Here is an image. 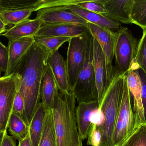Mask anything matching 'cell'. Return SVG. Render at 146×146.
Wrapping results in <instances>:
<instances>
[{
    "label": "cell",
    "mask_w": 146,
    "mask_h": 146,
    "mask_svg": "<svg viewBox=\"0 0 146 146\" xmlns=\"http://www.w3.org/2000/svg\"><path fill=\"white\" fill-rule=\"evenodd\" d=\"M93 38L88 39L84 67L72 90L78 104L98 101V91L93 66Z\"/></svg>",
    "instance_id": "cell-5"
},
{
    "label": "cell",
    "mask_w": 146,
    "mask_h": 146,
    "mask_svg": "<svg viewBox=\"0 0 146 146\" xmlns=\"http://www.w3.org/2000/svg\"><path fill=\"white\" fill-rule=\"evenodd\" d=\"M131 19L134 24L140 27L142 30L146 28V0H134Z\"/></svg>",
    "instance_id": "cell-26"
},
{
    "label": "cell",
    "mask_w": 146,
    "mask_h": 146,
    "mask_svg": "<svg viewBox=\"0 0 146 146\" xmlns=\"http://www.w3.org/2000/svg\"><path fill=\"white\" fill-rule=\"evenodd\" d=\"M38 146H57V139L51 109L47 110L44 129Z\"/></svg>",
    "instance_id": "cell-22"
},
{
    "label": "cell",
    "mask_w": 146,
    "mask_h": 146,
    "mask_svg": "<svg viewBox=\"0 0 146 146\" xmlns=\"http://www.w3.org/2000/svg\"><path fill=\"white\" fill-rule=\"evenodd\" d=\"M76 6L91 12L100 14L104 15L106 11L103 3L102 0H80Z\"/></svg>",
    "instance_id": "cell-30"
},
{
    "label": "cell",
    "mask_w": 146,
    "mask_h": 146,
    "mask_svg": "<svg viewBox=\"0 0 146 146\" xmlns=\"http://www.w3.org/2000/svg\"><path fill=\"white\" fill-rule=\"evenodd\" d=\"M63 7L81 17L89 23L117 31L122 27L121 23L104 16L103 15L91 12L74 5Z\"/></svg>",
    "instance_id": "cell-16"
},
{
    "label": "cell",
    "mask_w": 146,
    "mask_h": 146,
    "mask_svg": "<svg viewBox=\"0 0 146 146\" xmlns=\"http://www.w3.org/2000/svg\"><path fill=\"white\" fill-rule=\"evenodd\" d=\"M40 92L42 102L47 109H52L59 92L52 70L48 64L42 78Z\"/></svg>",
    "instance_id": "cell-19"
},
{
    "label": "cell",
    "mask_w": 146,
    "mask_h": 146,
    "mask_svg": "<svg viewBox=\"0 0 146 146\" xmlns=\"http://www.w3.org/2000/svg\"><path fill=\"white\" fill-rule=\"evenodd\" d=\"M9 61V51L6 47L0 41V72L6 73Z\"/></svg>",
    "instance_id": "cell-34"
},
{
    "label": "cell",
    "mask_w": 146,
    "mask_h": 146,
    "mask_svg": "<svg viewBox=\"0 0 146 146\" xmlns=\"http://www.w3.org/2000/svg\"><path fill=\"white\" fill-rule=\"evenodd\" d=\"M99 108L98 101L82 103L76 109V117L78 132L82 140L88 137V131L91 127V116L92 112Z\"/></svg>",
    "instance_id": "cell-18"
},
{
    "label": "cell",
    "mask_w": 146,
    "mask_h": 146,
    "mask_svg": "<svg viewBox=\"0 0 146 146\" xmlns=\"http://www.w3.org/2000/svg\"><path fill=\"white\" fill-rule=\"evenodd\" d=\"M34 9H22L15 11H0V17L2 21L7 25H15L29 19Z\"/></svg>",
    "instance_id": "cell-25"
},
{
    "label": "cell",
    "mask_w": 146,
    "mask_h": 146,
    "mask_svg": "<svg viewBox=\"0 0 146 146\" xmlns=\"http://www.w3.org/2000/svg\"><path fill=\"white\" fill-rule=\"evenodd\" d=\"M12 113L15 114L27 123L25 115V103L18 90L14 102Z\"/></svg>",
    "instance_id": "cell-32"
},
{
    "label": "cell",
    "mask_w": 146,
    "mask_h": 146,
    "mask_svg": "<svg viewBox=\"0 0 146 146\" xmlns=\"http://www.w3.org/2000/svg\"><path fill=\"white\" fill-rule=\"evenodd\" d=\"M117 32L115 48V67L120 75L126 74L135 57L138 40L127 27Z\"/></svg>",
    "instance_id": "cell-6"
},
{
    "label": "cell",
    "mask_w": 146,
    "mask_h": 146,
    "mask_svg": "<svg viewBox=\"0 0 146 146\" xmlns=\"http://www.w3.org/2000/svg\"><path fill=\"white\" fill-rule=\"evenodd\" d=\"M6 132H7V131H5V132H3V131H2L0 130V146H1V145L3 139V137H4V135H5Z\"/></svg>",
    "instance_id": "cell-39"
},
{
    "label": "cell",
    "mask_w": 146,
    "mask_h": 146,
    "mask_svg": "<svg viewBox=\"0 0 146 146\" xmlns=\"http://www.w3.org/2000/svg\"><path fill=\"white\" fill-rule=\"evenodd\" d=\"M36 0H0V11H15L34 9L36 6Z\"/></svg>",
    "instance_id": "cell-28"
},
{
    "label": "cell",
    "mask_w": 146,
    "mask_h": 146,
    "mask_svg": "<svg viewBox=\"0 0 146 146\" xmlns=\"http://www.w3.org/2000/svg\"><path fill=\"white\" fill-rule=\"evenodd\" d=\"M7 25H5L1 20H0V31L7 30L6 29Z\"/></svg>",
    "instance_id": "cell-38"
},
{
    "label": "cell",
    "mask_w": 146,
    "mask_h": 146,
    "mask_svg": "<svg viewBox=\"0 0 146 146\" xmlns=\"http://www.w3.org/2000/svg\"><path fill=\"white\" fill-rule=\"evenodd\" d=\"M121 146H146V123L141 124Z\"/></svg>",
    "instance_id": "cell-29"
},
{
    "label": "cell",
    "mask_w": 146,
    "mask_h": 146,
    "mask_svg": "<svg viewBox=\"0 0 146 146\" xmlns=\"http://www.w3.org/2000/svg\"><path fill=\"white\" fill-rule=\"evenodd\" d=\"M91 36L88 31L83 35L71 38L68 41L66 62L69 85L72 90L84 67L88 42Z\"/></svg>",
    "instance_id": "cell-7"
},
{
    "label": "cell",
    "mask_w": 146,
    "mask_h": 146,
    "mask_svg": "<svg viewBox=\"0 0 146 146\" xmlns=\"http://www.w3.org/2000/svg\"><path fill=\"white\" fill-rule=\"evenodd\" d=\"M18 146H33L29 133L26 137L21 140L19 141Z\"/></svg>",
    "instance_id": "cell-37"
},
{
    "label": "cell",
    "mask_w": 146,
    "mask_h": 146,
    "mask_svg": "<svg viewBox=\"0 0 146 146\" xmlns=\"http://www.w3.org/2000/svg\"><path fill=\"white\" fill-rule=\"evenodd\" d=\"M34 42L46 49L50 54H52L58 51L59 48L71 38L53 36H34Z\"/></svg>",
    "instance_id": "cell-24"
},
{
    "label": "cell",
    "mask_w": 146,
    "mask_h": 146,
    "mask_svg": "<svg viewBox=\"0 0 146 146\" xmlns=\"http://www.w3.org/2000/svg\"><path fill=\"white\" fill-rule=\"evenodd\" d=\"M102 133L98 126L92 124L88 135L87 145L91 146H101Z\"/></svg>",
    "instance_id": "cell-31"
},
{
    "label": "cell",
    "mask_w": 146,
    "mask_h": 146,
    "mask_svg": "<svg viewBox=\"0 0 146 146\" xmlns=\"http://www.w3.org/2000/svg\"><path fill=\"white\" fill-rule=\"evenodd\" d=\"M0 20H1V17H0Z\"/></svg>",
    "instance_id": "cell-41"
},
{
    "label": "cell",
    "mask_w": 146,
    "mask_h": 146,
    "mask_svg": "<svg viewBox=\"0 0 146 146\" xmlns=\"http://www.w3.org/2000/svg\"><path fill=\"white\" fill-rule=\"evenodd\" d=\"M143 31V35L138 43L135 57L130 68L134 70L141 69L146 74V28Z\"/></svg>",
    "instance_id": "cell-27"
},
{
    "label": "cell",
    "mask_w": 146,
    "mask_h": 146,
    "mask_svg": "<svg viewBox=\"0 0 146 146\" xmlns=\"http://www.w3.org/2000/svg\"><path fill=\"white\" fill-rule=\"evenodd\" d=\"M36 18L44 24H70L86 26L88 23L84 19L63 7L45 8L37 12Z\"/></svg>",
    "instance_id": "cell-10"
},
{
    "label": "cell",
    "mask_w": 146,
    "mask_h": 146,
    "mask_svg": "<svg viewBox=\"0 0 146 146\" xmlns=\"http://www.w3.org/2000/svg\"><path fill=\"white\" fill-rule=\"evenodd\" d=\"M125 74L117 73L107 88L99 108L104 113V121L98 127L102 133L101 146H113L114 129L121 102Z\"/></svg>",
    "instance_id": "cell-3"
},
{
    "label": "cell",
    "mask_w": 146,
    "mask_h": 146,
    "mask_svg": "<svg viewBox=\"0 0 146 146\" xmlns=\"http://www.w3.org/2000/svg\"><path fill=\"white\" fill-rule=\"evenodd\" d=\"M142 124L135 111L125 75L123 93L114 129L113 146H121Z\"/></svg>",
    "instance_id": "cell-4"
},
{
    "label": "cell",
    "mask_w": 146,
    "mask_h": 146,
    "mask_svg": "<svg viewBox=\"0 0 146 146\" xmlns=\"http://www.w3.org/2000/svg\"><path fill=\"white\" fill-rule=\"evenodd\" d=\"M134 0H102L106 11L104 16L119 23L133 24L131 12Z\"/></svg>",
    "instance_id": "cell-12"
},
{
    "label": "cell",
    "mask_w": 146,
    "mask_h": 146,
    "mask_svg": "<svg viewBox=\"0 0 146 146\" xmlns=\"http://www.w3.org/2000/svg\"><path fill=\"white\" fill-rule=\"evenodd\" d=\"M104 121V113L100 108H99L92 112L91 116V122L92 124L100 127L103 125Z\"/></svg>",
    "instance_id": "cell-35"
},
{
    "label": "cell",
    "mask_w": 146,
    "mask_h": 146,
    "mask_svg": "<svg viewBox=\"0 0 146 146\" xmlns=\"http://www.w3.org/2000/svg\"><path fill=\"white\" fill-rule=\"evenodd\" d=\"M8 129L9 133L19 141L26 137L29 132V126L27 123L13 113L9 118Z\"/></svg>",
    "instance_id": "cell-23"
},
{
    "label": "cell",
    "mask_w": 146,
    "mask_h": 146,
    "mask_svg": "<svg viewBox=\"0 0 146 146\" xmlns=\"http://www.w3.org/2000/svg\"><path fill=\"white\" fill-rule=\"evenodd\" d=\"M135 70L138 73L141 81V101L144 110L145 122L146 123V74L141 68L137 69Z\"/></svg>",
    "instance_id": "cell-33"
},
{
    "label": "cell",
    "mask_w": 146,
    "mask_h": 146,
    "mask_svg": "<svg viewBox=\"0 0 146 146\" xmlns=\"http://www.w3.org/2000/svg\"><path fill=\"white\" fill-rule=\"evenodd\" d=\"M93 38V66L98 91L99 106L110 84L107 80L105 57L97 40Z\"/></svg>",
    "instance_id": "cell-11"
},
{
    "label": "cell",
    "mask_w": 146,
    "mask_h": 146,
    "mask_svg": "<svg viewBox=\"0 0 146 146\" xmlns=\"http://www.w3.org/2000/svg\"><path fill=\"white\" fill-rule=\"evenodd\" d=\"M1 146H16V144L12 136L8 135L6 132L3 139Z\"/></svg>",
    "instance_id": "cell-36"
},
{
    "label": "cell",
    "mask_w": 146,
    "mask_h": 146,
    "mask_svg": "<svg viewBox=\"0 0 146 146\" xmlns=\"http://www.w3.org/2000/svg\"><path fill=\"white\" fill-rule=\"evenodd\" d=\"M20 78L14 73L0 78V130L8 129L9 121L13 111V105L18 90Z\"/></svg>",
    "instance_id": "cell-9"
},
{
    "label": "cell",
    "mask_w": 146,
    "mask_h": 146,
    "mask_svg": "<svg viewBox=\"0 0 146 146\" xmlns=\"http://www.w3.org/2000/svg\"><path fill=\"white\" fill-rule=\"evenodd\" d=\"M7 31V30H6V31H0V36H1V35H2L4 33V32H6Z\"/></svg>",
    "instance_id": "cell-40"
},
{
    "label": "cell",
    "mask_w": 146,
    "mask_h": 146,
    "mask_svg": "<svg viewBox=\"0 0 146 146\" xmlns=\"http://www.w3.org/2000/svg\"><path fill=\"white\" fill-rule=\"evenodd\" d=\"M87 27L92 36L98 41L105 57L108 83L110 84L117 72L112 65L117 32L110 29L88 23Z\"/></svg>",
    "instance_id": "cell-8"
},
{
    "label": "cell",
    "mask_w": 146,
    "mask_h": 146,
    "mask_svg": "<svg viewBox=\"0 0 146 146\" xmlns=\"http://www.w3.org/2000/svg\"><path fill=\"white\" fill-rule=\"evenodd\" d=\"M42 24V21L38 18L29 19L15 25L2 35L9 39L33 37Z\"/></svg>",
    "instance_id": "cell-20"
},
{
    "label": "cell",
    "mask_w": 146,
    "mask_h": 146,
    "mask_svg": "<svg viewBox=\"0 0 146 146\" xmlns=\"http://www.w3.org/2000/svg\"><path fill=\"white\" fill-rule=\"evenodd\" d=\"M50 55L46 49L34 42L15 71L19 76L18 91L25 103V115L29 126L40 103L41 81Z\"/></svg>",
    "instance_id": "cell-1"
},
{
    "label": "cell",
    "mask_w": 146,
    "mask_h": 146,
    "mask_svg": "<svg viewBox=\"0 0 146 146\" xmlns=\"http://www.w3.org/2000/svg\"><path fill=\"white\" fill-rule=\"evenodd\" d=\"M48 109L41 102L38 104L29 125V134L33 146H38L44 127Z\"/></svg>",
    "instance_id": "cell-21"
},
{
    "label": "cell",
    "mask_w": 146,
    "mask_h": 146,
    "mask_svg": "<svg viewBox=\"0 0 146 146\" xmlns=\"http://www.w3.org/2000/svg\"><path fill=\"white\" fill-rule=\"evenodd\" d=\"M60 92L68 93L72 90L68 81L66 62L57 51L49 55L47 60Z\"/></svg>",
    "instance_id": "cell-15"
},
{
    "label": "cell",
    "mask_w": 146,
    "mask_h": 146,
    "mask_svg": "<svg viewBox=\"0 0 146 146\" xmlns=\"http://www.w3.org/2000/svg\"><path fill=\"white\" fill-rule=\"evenodd\" d=\"M34 42L33 37L9 39L7 47L9 51L8 65L4 77L14 73L18 63Z\"/></svg>",
    "instance_id": "cell-13"
},
{
    "label": "cell",
    "mask_w": 146,
    "mask_h": 146,
    "mask_svg": "<svg viewBox=\"0 0 146 146\" xmlns=\"http://www.w3.org/2000/svg\"><path fill=\"white\" fill-rule=\"evenodd\" d=\"M88 31L86 26L81 25L43 23L34 36H53L71 38L85 34Z\"/></svg>",
    "instance_id": "cell-14"
},
{
    "label": "cell",
    "mask_w": 146,
    "mask_h": 146,
    "mask_svg": "<svg viewBox=\"0 0 146 146\" xmlns=\"http://www.w3.org/2000/svg\"><path fill=\"white\" fill-rule=\"evenodd\" d=\"M76 99L73 91L60 92L52 109L57 146H83L76 117Z\"/></svg>",
    "instance_id": "cell-2"
},
{
    "label": "cell",
    "mask_w": 146,
    "mask_h": 146,
    "mask_svg": "<svg viewBox=\"0 0 146 146\" xmlns=\"http://www.w3.org/2000/svg\"><path fill=\"white\" fill-rule=\"evenodd\" d=\"M125 75L132 97L134 110L140 119L141 123H145L141 101V84L139 76L136 70L131 68H129Z\"/></svg>",
    "instance_id": "cell-17"
}]
</instances>
